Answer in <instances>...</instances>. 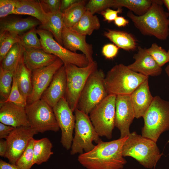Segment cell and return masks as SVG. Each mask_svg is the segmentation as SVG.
Segmentation results:
<instances>
[{"label": "cell", "mask_w": 169, "mask_h": 169, "mask_svg": "<svg viewBox=\"0 0 169 169\" xmlns=\"http://www.w3.org/2000/svg\"><path fill=\"white\" fill-rule=\"evenodd\" d=\"M12 14L28 15L38 20L43 25L48 20V16L44 10L39 0H18Z\"/></svg>", "instance_id": "obj_23"}, {"label": "cell", "mask_w": 169, "mask_h": 169, "mask_svg": "<svg viewBox=\"0 0 169 169\" xmlns=\"http://www.w3.org/2000/svg\"><path fill=\"white\" fill-rule=\"evenodd\" d=\"M0 169H22L16 164L8 163L1 159Z\"/></svg>", "instance_id": "obj_46"}, {"label": "cell", "mask_w": 169, "mask_h": 169, "mask_svg": "<svg viewBox=\"0 0 169 169\" xmlns=\"http://www.w3.org/2000/svg\"><path fill=\"white\" fill-rule=\"evenodd\" d=\"M135 118L130 95L117 96L115 125L120 131V138L126 137L130 134V126Z\"/></svg>", "instance_id": "obj_15"}, {"label": "cell", "mask_w": 169, "mask_h": 169, "mask_svg": "<svg viewBox=\"0 0 169 169\" xmlns=\"http://www.w3.org/2000/svg\"><path fill=\"white\" fill-rule=\"evenodd\" d=\"M137 48V52L133 56L134 62L128 65V67L135 72L148 77L160 75L162 71L161 67L148 53L146 48L140 46Z\"/></svg>", "instance_id": "obj_19"}, {"label": "cell", "mask_w": 169, "mask_h": 169, "mask_svg": "<svg viewBox=\"0 0 169 169\" xmlns=\"http://www.w3.org/2000/svg\"><path fill=\"white\" fill-rule=\"evenodd\" d=\"M38 133L29 126L14 128L5 139L7 150L5 157L10 163H16L33 136Z\"/></svg>", "instance_id": "obj_13"}, {"label": "cell", "mask_w": 169, "mask_h": 169, "mask_svg": "<svg viewBox=\"0 0 169 169\" xmlns=\"http://www.w3.org/2000/svg\"><path fill=\"white\" fill-rule=\"evenodd\" d=\"M114 6V0H90L86 4L85 8L87 11L94 14Z\"/></svg>", "instance_id": "obj_37"}, {"label": "cell", "mask_w": 169, "mask_h": 169, "mask_svg": "<svg viewBox=\"0 0 169 169\" xmlns=\"http://www.w3.org/2000/svg\"><path fill=\"white\" fill-rule=\"evenodd\" d=\"M117 10H114L110 8L101 12L100 14L103 16L105 21L110 23L114 21L118 16V13L122 12L121 8H118Z\"/></svg>", "instance_id": "obj_42"}, {"label": "cell", "mask_w": 169, "mask_h": 169, "mask_svg": "<svg viewBox=\"0 0 169 169\" xmlns=\"http://www.w3.org/2000/svg\"><path fill=\"white\" fill-rule=\"evenodd\" d=\"M35 28H33L19 35V43L25 49H43L40 39L38 38Z\"/></svg>", "instance_id": "obj_34"}, {"label": "cell", "mask_w": 169, "mask_h": 169, "mask_svg": "<svg viewBox=\"0 0 169 169\" xmlns=\"http://www.w3.org/2000/svg\"><path fill=\"white\" fill-rule=\"evenodd\" d=\"M148 77L130 69L123 64H116L105 75V86L108 95H130Z\"/></svg>", "instance_id": "obj_3"}, {"label": "cell", "mask_w": 169, "mask_h": 169, "mask_svg": "<svg viewBox=\"0 0 169 169\" xmlns=\"http://www.w3.org/2000/svg\"><path fill=\"white\" fill-rule=\"evenodd\" d=\"M122 155L130 156L145 168L152 169L156 165L162 155L156 142L137 134L130 133L124 144Z\"/></svg>", "instance_id": "obj_4"}, {"label": "cell", "mask_w": 169, "mask_h": 169, "mask_svg": "<svg viewBox=\"0 0 169 169\" xmlns=\"http://www.w3.org/2000/svg\"><path fill=\"white\" fill-rule=\"evenodd\" d=\"M5 102H10L25 107L27 105V100L23 97L19 90L16 78L13 76L11 91Z\"/></svg>", "instance_id": "obj_38"}, {"label": "cell", "mask_w": 169, "mask_h": 169, "mask_svg": "<svg viewBox=\"0 0 169 169\" xmlns=\"http://www.w3.org/2000/svg\"><path fill=\"white\" fill-rule=\"evenodd\" d=\"M32 72L26 66L22 59L14 74L19 90L27 101L32 90Z\"/></svg>", "instance_id": "obj_25"}, {"label": "cell", "mask_w": 169, "mask_h": 169, "mask_svg": "<svg viewBox=\"0 0 169 169\" xmlns=\"http://www.w3.org/2000/svg\"><path fill=\"white\" fill-rule=\"evenodd\" d=\"M86 36L79 34L71 28L64 26L62 32V40L63 46L67 49L74 53L79 50L85 55L89 63L94 60L93 51L91 44L86 41Z\"/></svg>", "instance_id": "obj_17"}, {"label": "cell", "mask_w": 169, "mask_h": 169, "mask_svg": "<svg viewBox=\"0 0 169 169\" xmlns=\"http://www.w3.org/2000/svg\"><path fill=\"white\" fill-rule=\"evenodd\" d=\"M40 37L42 49L46 52L53 54L60 59L64 64H71L79 67H85L90 64L84 54L72 52L59 44L49 32L36 29Z\"/></svg>", "instance_id": "obj_11"}, {"label": "cell", "mask_w": 169, "mask_h": 169, "mask_svg": "<svg viewBox=\"0 0 169 169\" xmlns=\"http://www.w3.org/2000/svg\"><path fill=\"white\" fill-rule=\"evenodd\" d=\"M20 42L19 35L8 31L0 33V61L15 44Z\"/></svg>", "instance_id": "obj_32"}, {"label": "cell", "mask_w": 169, "mask_h": 169, "mask_svg": "<svg viewBox=\"0 0 169 169\" xmlns=\"http://www.w3.org/2000/svg\"><path fill=\"white\" fill-rule=\"evenodd\" d=\"M104 35L119 48L126 51L135 50L137 47L136 41L134 37L126 32L107 29Z\"/></svg>", "instance_id": "obj_24"}, {"label": "cell", "mask_w": 169, "mask_h": 169, "mask_svg": "<svg viewBox=\"0 0 169 169\" xmlns=\"http://www.w3.org/2000/svg\"><path fill=\"white\" fill-rule=\"evenodd\" d=\"M34 139L32 138L17 161L16 165L22 169H30L34 165L33 149Z\"/></svg>", "instance_id": "obj_35"}, {"label": "cell", "mask_w": 169, "mask_h": 169, "mask_svg": "<svg viewBox=\"0 0 169 169\" xmlns=\"http://www.w3.org/2000/svg\"><path fill=\"white\" fill-rule=\"evenodd\" d=\"M143 117L141 135L156 142L161 135L169 130V101L154 97Z\"/></svg>", "instance_id": "obj_5"}, {"label": "cell", "mask_w": 169, "mask_h": 169, "mask_svg": "<svg viewBox=\"0 0 169 169\" xmlns=\"http://www.w3.org/2000/svg\"><path fill=\"white\" fill-rule=\"evenodd\" d=\"M116 97L114 95H108L89 114L91 123L99 136H105L109 139L112 138L115 127Z\"/></svg>", "instance_id": "obj_9"}, {"label": "cell", "mask_w": 169, "mask_h": 169, "mask_svg": "<svg viewBox=\"0 0 169 169\" xmlns=\"http://www.w3.org/2000/svg\"><path fill=\"white\" fill-rule=\"evenodd\" d=\"M100 26L97 16L86 10L79 21L71 28L79 34L86 36L90 35L94 30L99 29Z\"/></svg>", "instance_id": "obj_27"}, {"label": "cell", "mask_w": 169, "mask_h": 169, "mask_svg": "<svg viewBox=\"0 0 169 169\" xmlns=\"http://www.w3.org/2000/svg\"><path fill=\"white\" fill-rule=\"evenodd\" d=\"M48 20L45 24H41L38 28L50 32L56 41L63 46L62 40V32L64 24L63 13L60 11L47 13Z\"/></svg>", "instance_id": "obj_26"}, {"label": "cell", "mask_w": 169, "mask_h": 169, "mask_svg": "<svg viewBox=\"0 0 169 169\" xmlns=\"http://www.w3.org/2000/svg\"><path fill=\"white\" fill-rule=\"evenodd\" d=\"M29 127L38 133L60 129L53 108L40 99L25 107Z\"/></svg>", "instance_id": "obj_10"}, {"label": "cell", "mask_w": 169, "mask_h": 169, "mask_svg": "<svg viewBox=\"0 0 169 169\" xmlns=\"http://www.w3.org/2000/svg\"><path fill=\"white\" fill-rule=\"evenodd\" d=\"M41 24L38 20L33 17L23 18L9 15L0 18V33L8 31L20 35Z\"/></svg>", "instance_id": "obj_20"}, {"label": "cell", "mask_w": 169, "mask_h": 169, "mask_svg": "<svg viewBox=\"0 0 169 169\" xmlns=\"http://www.w3.org/2000/svg\"><path fill=\"white\" fill-rule=\"evenodd\" d=\"M58 58L43 49H36L24 48L23 56L24 64L32 72L50 65Z\"/></svg>", "instance_id": "obj_22"}, {"label": "cell", "mask_w": 169, "mask_h": 169, "mask_svg": "<svg viewBox=\"0 0 169 169\" xmlns=\"http://www.w3.org/2000/svg\"><path fill=\"white\" fill-rule=\"evenodd\" d=\"M24 48L19 43L14 44L0 63V66L14 74L23 59Z\"/></svg>", "instance_id": "obj_28"}, {"label": "cell", "mask_w": 169, "mask_h": 169, "mask_svg": "<svg viewBox=\"0 0 169 169\" xmlns=\"http://www.w3.org/2000/svg\"><path fill=\"white\" fill-rule=\"evenodd\" d=\"M127 137L107 142L101 140L92 150L79 154L78 161L87 169H122L127 163L122 155Z\"/></svg>", "instance_id": "obj_1"}, {"label": "cell", "mask_w": 169, "mask_h": 169, "mask_svg": "<svg viewBox=\"0 0 169 169\" xmlns=\"http://www.w3.org/2000/svg\"><path fill=\"white\" fill-rule=\"evenodd\" d=\"M80 0H61L60 11L62 13L74 4Z\"/></svg>", "instance_id": "obj_44"}, {"label": "cell", "mask_w": 169, "mask_h": 169, "mask_svg": "<svg viewBox=\"0 0 169 169\" xmlns=\"http://www.w3.org/2000/svg\"><path fill=\"white\" fill-rule=\"evenodd\" d=\"M14 74L0 67V94L3 100L8 98L11 90Z\"/></svg>", "instance_id": "obj_33"}, {"label": "cell", "mask_w": 169, "mask_h": 169, "mask_svg": "<svg viewBox=\"0 0 169 169\" xmlns=\"http://www.w3.org/2000/svg\"><path fill=\"white\" fill-rule=\"evenodd\" d=\"M52 144L47 138L34 139L33 149L34 164L40 165L46 162L53 154Z\"/></svg>", "instance_id": "obj_29"}, {"label": "cell", "mask_w": 169, "mask_h": 169, "mask_svg": "<svg viewBox=\"0 0 169 169\" xmlns=\"http://www.w3.org/2000/svg\"><path fill=\"white\" fill-rule=\"evenodd\" d=\"M64 65L63 61L58 58L50 65L32 71V90L27 100V105L41 98L43 93L50 83L54 74Z\"/></svg>", "instance_id": "obj_14"}, {"label": "cell", "mask_w": 169, "mask_h": 169, "mask_svg": "<svg viewBox=\"0 0 169 169\" xmlns=\"http://www.w3.org/2000/svg\"><path fill=\"white\" fill-rule=\"evenodd\" d=\"M167 52L168 54V55H169V49H168V51Z\"/></svg>", "instance_id": "obj_50"}, {"label": "cell", "mask_w": 169, "mask_h": 169, "mask_svg": "<svg viewBox=\"0 0 169 169\" xmlns=\"http://www.w3.org/2000/svg\"><path fill=\"white\" fill-rule=\"evenodd\" d=\"M44 11L46 13L60 11L61 0H39Z\"/></svg>", "instance_id": "obj_40"}, {"label": "cell", "mask_w": 169, "mask_h": 169, "mask_svg": "<svg viewBox=\"0 0 169 169\" xmlns=\"http://www.w3.org/2000/svg\"><path fill=\"white\" fill-rule=\"evenodd\" d=\"M163 4L162 0H154L144 15L137 16L129 11L127 15L143 35L165 40L169 35V13L164 10Z\"/></svg>", "instance_id": "obj_2"}, {"label": "cell", "mask_w": 169, "mask_h": 169, "mask_svg": "<svg viewBox=\"0 0 169 169\" xmlns=\"http://www.w3.org/2000/svg\"><path fill=\"white\" fill-rule=\"evenodd\" d=\"M0 122L14 128L29 126L25 107L3 100L0 102Z\"/></svg>", "instance_id": "obj_16"}, {"label": "cell", "mask_w": 169, "mask_h": 169, "mask_svg": "<svg viewBox=\"0 0 169 169\" xmlns=\"http://www.w3.org/2000/svg\"><path fill=\"white\" fill-rule=\"evenodd\" d=\"M66 78L64 65L54 75L41 98L52 108L62 98H65Z\"/></svg>", "instance_id": "obj_18"}, {"label": "cell", "mask_w": 169, "mask_h": 169, "mask_svg": "<svg viewBox=\"0 0 169 169\" xmlns=\"http://www.w3.org/2000/svg\"><path fill=\"white\" fill-rule=\"evenodd\" d=\"M163 4L166 6L169 12V0H162Z\"/></svg>", "instance_id": "obj_48"}, {"label": "cell", "mask_w": 169, "mask_h": 169, "mask_svg": "<svg viewBox=\"0 0 169 169\" xmlns=\"http://www.w3.org/2000/svg\"><path fill=\"white\" fill-rule=\"evenodd\" d=\"M86 1L80 0L63 13L64 27L71 28L80 19L86 11Z\"/></svg>", "instance_id": "obj_30"}, {"label": "cell", "mask_w": 169, "mask_h": 169, "mask_svg": "<svg viewBox=\"0 0 169 169\" xmlns=\"http://www.w3.org/2000/svg\"><path fill=\"white\" fill-rule=\"evenodd\" d=\"M146 50L161 67L169 62V56L167 52L156 43H153L149 48H146Z\"/></svg>", "instance_id": "obj_36"}, {"label": "cell", "mask_w": 169, "mask_h": 169, "mask_svg": "<svg viewBox=\"0 0 169 169\" xmlns=\"http://www.w3.org/2000/svg\"><path fill=\"white\" fill-rule=\"evenodd\" d=\"M18 0H0V18L12 15L15 9Z\"/></svg>", "instance_id": "obj_39"}, {"label": "cell", "mask_w": 169, "mask_h": 169, "mask_svg": "<svg viewBox=\"0 0 169 169\" xmlns=\"http://www.w3.org/2000/svg\"><path fill=\"white\" fill-rule=\"evenodd\" d=\"M7 150V143L6 140L3 139L0 140V156L5 157Z\"/></svg>", "instance_id": "obj_47"}, {"label": "cell", "mask_w": 169, "mask_h": 169, "mask_svg": "<svg viewBox=\"0 0 169 169\" xmlns=\"http://www.w3.org/2000/svg\"><path fill=\"white\" fill-rule=\"evenodd\" d=\"M115 24L119 27H124L129 23V21L122 16H117L114 21Z\"/></svg>", "instance_id": "obj_45"}, {"label": "cell", "mask_w": 169, "mask_h": 169, "mask_svg": "<svg viewBox=\"0 0 169 169\" xmlns=\"http://www.w3.org/2000/svg\"><path fill=\"white\" fill-rule=\"evenodd\" d=\"M61 134L60 142L66 150L71 147L73 138V132L76 121L75 115L70 107L65 98L61 99L53 108Z\"/></svg>", "instance_id": "obj_12"}, {"label": "cell", "mask_w": 169, "mask_h": 169, "mask_svg": "<svg viewBox=\"0 0 169 169\" xmlns=\"http://www.w3.org/2000/svg\"><path fill=\"white\" fill-rule=\"evenodd\" d=\"M76 121L75 134L71 147L70 154H80L89 152L95 146L93 142L97 144L101 139L96 131L89 116L76 109L74 111Z\"/></svg>", "instance_id": "obj_7"}, {"label": "cell", "mask_w": 169, "mask_h": 169, "mask_svg": "<svg viewBox=\"0 0 169 169\" xmlns=\"http://www.w3.org/2000/svg\"><path fill=\"white\" fill-rule=\"evenodd\" d=\"M105 76L101 69H97L90 74L79 97L77 109L89 115L108 95L105 84Z\"/></svg>", "instance_id": "obj_8"}, {"label": "cell", "mask_w": 169, "mask_h": 169, "mask_svg": "<svg viewBox=\"0 0 169 169\" xmlns=\"http://www.w3.org/2000/svg\"><path fill=\"white\" fill-rule=\"evenodd\" d=\"M14 127L0 123V138L6 139L11 131L14 129Z\"/></svg>", "instance_id": "obj_43"}, {"label": "cell", "mask_w": 169, "mask_h": 169, "mask_svg": "<svg viewBox=\"0 0 169 169\" xmlns=\"http://www.w3.org/2000/svg\"><path fill=\"white\" fill-rule=\"evenodd\" d=\"M165 70L167 75L169 77V64L166 67Z\"/></svg>", "instance_id": "obj_49"}, {"label": "cell", "mask_w": 169, "mask_h": 169, "mask_svg": "<svg viewBox=\"0 0 169 169\" xmlns=\"http://www.w3.org/2000/svg\"><path fill=\"white\" fill-rule=\"evenodd\" d=\"M64 65L66 78L65 98L74 112L77 109L79 97L88 78L98 69V64L94 61L85 67L71 64Z\"/></svg>", "instance_id": "obj_6"}, {"label": "cell", "mask_w": 169, "mask_h": 169, "mask_svg": "<svg viewBox=\"0 0 169 169\" xmlns=\"http://www.w3.org/2000/svg\"><path fill=\"white\" fill-rule=\"evenodd\" d=\"M119 48L113 44H107L102 47V53L104 57L107 59H112L117 55Z\"/></svg>", "instance_id": "obj_41"}, {"label": "cell", "mask_w": 169, "mask_h": 169, "mask_svg": "<svg viewBox=\"0 0 169 169\" xmlns=\"http://www.w3.org/2000/svg\"><path fill=\"white\" fill-rule=\"evenodd\" d=\"M130 97L135 117L138 119L143 117L154 98L150 90L148 78L134 90Z\"/></svg>", "instance_id": "obj_21"}, {"label": "cell", "mask_w": 169, "mask_h": 169, "mask_svg": "<svg viewBox=\"0 0 169 169\" xmlns=\"http://www.w3.org/2000/svg\"><path fill=\"white\" fill-rule=\"evenodd\" d=\"M154 0H114V7H125L134 14L140 16L145 14L149 9Z\"/></svg>", "instance_id": "obj_31"}]
</instances>
